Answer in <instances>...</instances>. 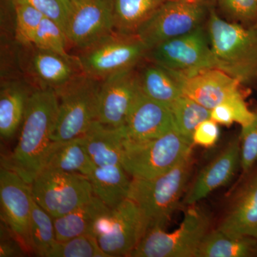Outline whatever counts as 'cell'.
<instances>
[{"instance_id":"6da1fadb","label":"cell","mask_w":257,"mask_h":257,"mask_svg":"<svg viewBox=\"0 0 257 257\" xmlns=\"http://www.w3.org/2000/svg\"><path fill=\"white\" fill-rule=\"evenodd\" d=\"M57 109L58 97L54 89L41 88L32 92L18 145L13 153L2 159V167L32 183L45 167Z\"/></svg>"},{"instance_id":"7a4b0ae2","label":"cell","mask_w":257,"mask_h":257,"mask_svg":"<svg viewBox=\"0 0 257 257\" xmlns=\"http://www.w3.org/2000/svg\"><path fill=\"white\" fill-rule=\"evenodd\" d=\"M206 25L211 50L228 73L241 84L257 82V23L244 26L228 21L218 14L214 4Z\"/></svg>"},{"instance_id":"3957f363","label":"cell","mask_w":257,"mask_h":257,"mask_svg":"<svg viewBox=\"0 0 257 257\" xmlns=\"http://www.w3.org/2000/svg\"><path fill=\"white\" fill-rule=\"evenodd\" d=\"M189 155L163 175L150 179H132L128 199L136 203L150 228L165 229L179 204L192 168Z\"/></svg>"},{"instance_id":"277c9868","label":"cell","mask_w":257,"mask_h":257,"mask_svg":"<svg viewBox=\"0 0 257 257\" xmlns=\"http://www.w3.org/2000/svg\"><path fill=\"white\" fill-rule=\"evenodd\" d=\"M101 82V79L82 72L55 90L58 97V109L52 141H67L82 136L97 121Z\"/></svg>"},{"instance_id":"5b68a950","label":"cell","mask_w":257,"mask_h":257,"mask_svg":"<svg viewBox=\"0 0 257 257\" xmlns=\"http://www.w3.org/2000/svg\"><path fill=\"white\" fill-rule=\"evenodd\" d=\"M192 145L175 130L153 140L124 139L121 165L133 178H155L192 155Z\"/></svg>"},{"instance_id":"8992f818","label":"cell","mask_w":257,"mask_h":257,"mask_svg":"<svg viewBox=\"0 0 257 257\" xmlns=\"http://www.w3.org/2000/svg\"><path fill=\"white\" fill-rule=\"evenodd\" d=\"M209 227L210 219L207 212L192 205L174 231L167 232L160 227L147 230L130 256L195 257Z\"/></svg>"},{"instance_id":"52a82bcc","label":"cell","mask_w":257,"mask_h":257,"mask_svg":"<svg viewBox=\"0 0 257 257\" xmlns=\"http://www.w3.org/2000/svg\"><path fill=\"white\" fill-rule=\"evenodd\" d=\"M214 4V0L166 1L139 29L136 35L150 50L203 26Z\"/></svg>"},{"instance_id":"ba28073f","label":"cell","mask_w":257,"mask_h":257,"mask_svg":"<svg viewBox=\"0 0 257 257\" xmlns=\"http://www.w3.org/2000/svg\"><path fill=\"white\" fill-rule=\"evenodd\" d=\"M146 59L174 73L189 74L207 69H219L228 73L226 66L211 50L203 26L152 47Z\"/></svg>"},{"instance_id":"9c48e42d","label":"cell","mask_w":257,"mask_h":257,"mask_svg":"<svg viewBox=\"0 0 257 257\" xmlns=\"http://www.w3.org/2000/svg\"><path fill=\"white\" fill-rule=\"evenodd\" d=\"M148 51L137 35L114 32L81 50L77 56L78 67L82 73L102 80L111 74L135 68L146 58Z\"/></svg>"},{"instance_id":"30bf717a","label":"cell","mask_w":257,"mask_h":257,"mask_svg":"<svg viewBox=\"0 0 257 257\" xmlns=\"http://www.w3.org/2000/svg\"><path fill=\"white\" fill-rule=\"evenodd\" d=\"M35 202L52 217H60L94 196L86 176L44 168L31 184Z\"/></svg>"},{"instance_id":"8fae6325","label":"cell","mask_w":257,"mask_h":257,"mask_svg":"<svg viewBox=\"0 0 257 257\" xmlns=\"http://www.w3.org/2000/svg\"><path fill=\"white\" fill-rule=\"evenodd\" d=\"M141 92L135 67L108 76L101 80L96 120L110 127H122Z\"/></svg>"},{"instance_id":"7c38bea8","label":"cell","mask_w":257,"mask_h":257,"mask_svg":"<svg viewBox=\"0 0 257 257\" xmlns=\"http://www.w3.org/2000/svg\"><path fill=\"white\" fill-rule=\"evenodd\" d=\"M0 200L3 219L17 239L30 250V225L35 202L31 184L13 171L2 167Z\"/></svg>"},{"instance_id":"4fadbf2b","label":"cell","mask_w":257,"mask_h":257,"mask_svg":"<svg viewBox=\"0 0 257 257\" xmlns=\"http://www.w3.org/2000/svg\"><path fill=\"white\" fill-rule=\"evenodd\" d=\"M114 32L111 0H82L72 8L65 28L69 43L80 50Z\"/></svg>"},{"instance_id":"5bb4252c","label":"cell","mask_w":257,"mask_h":257,"mask_svg":"<svg viewBox=\"0 0 257 257\" xmlns=\"http://www.w3.org/2000/svg\"><path fill=\"white\" fill-rule=\"evenodd\" d=\"M167 71L179 83L184 96L209 110L243 96L240 91L241 83L239 79L219 69H204L189 74Z\"/></svg>"},{"instance_id":"9a60e30c","label":"cell","mask_w":257,"mask_h":257,"mask_svg":"<svg viewBox=\"0 0 257 257\" xmlns=\"http://www.w3.org/2000/svg\"><path fill=\"white\" fill-rule=\"evenodd\" d=\"M111 210L114 221L110 231L98 238V243L108 257L130 256L146 234L148 223L128 198Z\"/></svg>"},{"instance_id":"2e32d148","label":"cell","mask_w":257,"mask_h":257,"mask_svg":"<svg viewBox=\"0 0 257 257\" xmlns=\"http://www.w3.org/2000/svg\"><path fill=\"white\" fill-rule=\"evenodd\" d=\"M125 139L144 141L160 138L175 130L172 111L140 92L122 126Z\"/></svg>"},{"instance_id":"e0dca14e","label":"cell","mask_w":257,"mask_h":257,"mask_svg":"<svg viewBox=\"0 0 257 257\" xmlns=\"http://www.w3.org/2000/svg\"><path fill=\"white\" fill-rule=\"evenodd\" d=\"M241 166L240 142L234 140L208 164L197 176L184 199L192 206L207 197L213 191L228 183Z\"/></svg>"},{"instance_id":"ac0fdd59","label":"cell","mask_w":257,"mask_h":257,"mask_svg":"<svg viewBox=\"0 0 257 257\" xmlns=\"http://www.w3.org/2000/svg\"><path fill=\"white\" fill-rule=\"evenodd\" d=\"M81 138L96 167L121 165L125 139L122 127H110L95 121Z\"/></svg>"},{"instance_id":"d6986e66","label":"cell","mask_w":257,"mask_h":257,"mask_svg":"<svg viewBox=\"0 0 257 257\" xmlns=\"http://www.w3.org/2000/svg\"><path fill=\"white\" fill-rule=\"evenodd\" d=\"M218 229L257 239V171L244 186Z\"/></svg>"},{"instance_id":"ffe728a7","label":"cell","mask_w":257,"mask_h":257,"mask_svg":"<svg viewBox=\"0 0 257 257\" xmlns=\"http://www.w3.org/2000/svg\"><path fill=\"white\" fill-rule=\"evenodd\" d=\"M96 167L87 153L82 138L79 136L67 141H52L47 152L44 168L87 177Z\"/></svg>"},{"instance_id":"44dd1931","label":"cell","mask_w":257,"mask_h":257,"mask_svg":"<svg viewBox=\"0 0 257 257\" xmlns=\"http://www.w3.org/2000/svg\"><path fill=\"white\" fill-rule=\"evenodd\" d=\"M121 165L96 167L87 178L95 197L109 209L117 207L127 199L132 179Z\"/></svg>"},{"instance_id":"7402d4cb","label":"cell","mask_w":257,"mask_h":257,"mask_svg":"<svg viewBox=\"0 0 257 257\" xmlns=\"http://www.w3.org/2000/svg\"><path fill=\"white\" fill-rule=\"evenodd\" d=\"M110 209L94 195L87 202L68 214L55 218L54 224L57 241H67L81 235L90 234L94 221Z\"/></svg>"},{"instance_id":"603a6c76","label":"cell","mask_w":257,"mask_h":257,"mask_svg":"<svg viewBox=\"0 0 257 257\" xmlns=\"http://www.w3.org/2000/svg\"><path fill=\"white\" fill-rule=\"evenodd\" d=\"M256 253L257 239L217 229L204 236L195 257H248Z\"/></svg>"},{"instance_id":"cb8c5ba5","label":"cell","mask_w":257,"mask_h":257,"mask_svg":"<svg viewBox=\"0 0 257 257\" xmlns=\"http://www.w3.org/2000/svg\"><path fill=\"white\" fill-rule=\"evenodd\" d=\"M76 66L62 56L38 49L31 61L32 73L43 86L42 88L54 90L63 87L78 74L74 69Z\"/></svg>"},{"instance_id":"d4e9b609","label":"cell","mask_w":257,"mask_h":257,"mask_svg":"<svg viewBox=\"0 0 257 257\" xmlns=\"http://www.w3.org/2000/svg\"><path fill=\"white\" fill-rule=\"evenodd\" d=\"M32 93L18 83H8L0 92V135L10 140L23 124L29 98Z\"/></svg>"},{"instance_id":"484cf974","label":"cell","mask_w":257,"mask_h":257,"mask_svg":"<svg viewBox=\"0 0 257 257\" xmlns=\"http://www.w3.org/2000/svg\"><path fill=\"white\" fill-rule=\"evenodd\" d=\"M114 32L136 35L139 29L166 0H111Z\"/></svg>"},{"instance_id":"4316f807","label":"cell","mask_w":257,"mask_h":257,"mask_svg":"<svg viewBox=\"0 0 257 257\" xmlns=\"http://www.w3.org/2000/svg\"><path fill=\"white\" fill-rule=\"evenodd\" d=\"M151 63L139 72L142 92L154 100L171 108L182 94L179 83L164 67Z\"/></svg>"},{"instance_id":"83f0119b","label":"cell","mask_w":257,"mask_h":257,"mask_svg":"<svg viewBox=\"0 0 257 257\" xmlns=\"http://www.w3.org/2000/svg\"><path fill=\"white\" fill-rule=\"evenodd\" d=\"M57 241L54 218L35 201L30 225L32 251L37 256L47 257Z\"/></svg>"},{"instance_id":"f1b7e54d","label":"cell","mask_w":257,"mask_h":257,"mask_svg":"<svg viewBox=\"0 0 257 257\" xmlns=\"http://www.w3.org/2000/svg\"><path fill=\"white\" fill-rule=\"evenodd\" d=\"M170 109L175 131L192 144L193 133L198 125L211 118V110L184 95L174 103Z\"/></svg>"},{"instance_id":"f546056e","label":"cell","mask_w":257,"mask_h":257,"mask_svg":"<svg viewBox=\"0 0 257 257\" xmlns=\"http://www.w3.org/2000/svg\"><path fill=\"white\" fill-rule=\"evenodd\" d=\"M68 43L65 32L58 24L50 19H42L34 39L33 46L38 50L57 54L78 66L77 57L70 55L67 51Z\"/></svg>"},{"instance_id":"4dcf8cb0","label":"cell","mask_w":257,"mask_h":257,"mask_svg":"<svg viewBox=\"0 0 257 257\" xmlns=\"http://www.w3.org/2000/svg\"><path fill=\"white\" fill-rule=\"evenodd\" d=\"M15 13V38L25 46L33 45L37 29L45 18L25 0H13Z\"/></svg>"},{"instance_id":"1f68e13d","label":"cell","mask_w":257,"mask_h":257,"mask_svg":"<svg viewBox=\"0 0 257 257\" xmlns=\"http://www.w3.org/2000/svg\"><path fill=\"white\" fill-rule=\"evenodd\" d=\"M47 257H108L101 249L97 239L90 234L57 241Z\"/></svg>"},{"instance_id":"d6a6232c","label":"cell","mask_w":257,"mask_h":257,"mask_svg":"<svg viewBox=\"0 0 257 257\" xmlns=\"http://www.w3.org/2000/svg\"><path fill=\"white\" fill-rule=\"evenodd\" d=\"M223 18L250 26L257 23V0H214Z\"/></svg>"},{"instance_id":"836d02e7","label":"cell","mask_w":257,"mask_h":257,"mask_svg":"<svg viewBox=\"0 0 257 257\" xmlns=\"http://www.w3.org/2000/svg\"><path fill=\"white\" fill-rule=\"evenodd\" d=\"M241 167L246 172L257 162V113L252 122L241 126L240 135Z\"/></svg>"},{"instance_id":"e575fe53","label":"cell","mask_w":257,"mask_h":257,"mask_svg":"<svg viewBox=\"0 0 257 257\" xmlns=\"http://www.w3.org/2000/svg\"><path fill=\"white\" fill-rule=\"evenodd\" d=\"M41 13L45 18L53 20L65 32L72 6L66 0H25Z\"/></svg>"},{"instance_id":"d590c367","label":"cell","mask_w":257,"mask_h":257,"mask_svg":"<svg viewBox=\"0 0 257 257\" xmlns=\"http://www.w3.org/2000/svg\"><path fill=\"white\" fill-rule=\"evenodd\" d=\"M214 120L208 119L198 125L192 135L193 145L209 148L219 140L220 130Z\"/></svg>"},{"instance_id":"8d00e7d4","label":"cell","mask_w":257,"mask_h":257,"mask_svg":"<svg viewBox=\"0 0 257 257\" xmlns=\"http://www.w3.org/2000/svg\"><path fill=\"white\" fill-rule=\"evenodd\" d=\"M211 119L217 124L229 126L239 121V110L236 106L229 103H222L211 110Z\"/></svg>"},{"instance_id":"74e56055","label":"cell","mask_w":257,"mask_h":257,"mask_svg":"<svg viewBox=\"0 0 257 257\" xmlns=\"http://www.w3.org/2000/svg\"><path fill=\"white\" fill-rule=\"evenodd\" d=\"M113 221H114V217H113L112 210L110 209L104 214H101L94 221L89 234L98 239L103 235L107 234L110 231Z\"/></svg>"},{"instance_id":"f35d334b","label":"cell","mask_w":257,"mask_h":257,"mask_svg":"<svg viewBox=\"0 0 257 257\" xmlns=\"http://www.w3.org/2000/svg\"><path fill=\"white\" fill-rule=\"evenodd\" d=\"M20 245H22L21 243H15L13 240L5 239L4 241H2L0 256H17V254L20 255L21 251H20V248H18Z\"/></svg>"},{"instance_id":"ab89813d","label":"cell","mask_w":257,"mask_h":257,"mask_svg":"<svg viewBox=\"0 0 257 257\" xmlns=\"http://www.w3.org/2000/svg\"><path fill=\"white\" fill-rule=\"evenodd\" d=\"M66 1L72 5V8H73L74 5L78 4V3H80V2L82 1V0H66Z\"/></svg>"},{"instance_id":"60d3db41","label":"cell","mask_w":257,"mask_h":257,"mask_svg":"<svg viewBox=\"0 0 257 257\" xmlns=\"http://www.w3.org/2000/svg\"><path fill=\"white\" fill-rule=\"evenodd\" d=\"M166 1H169V0H166ZM207 1H210V0H207Z\"/></svg>"}]
</instances>
